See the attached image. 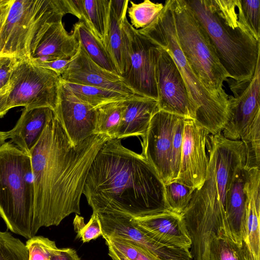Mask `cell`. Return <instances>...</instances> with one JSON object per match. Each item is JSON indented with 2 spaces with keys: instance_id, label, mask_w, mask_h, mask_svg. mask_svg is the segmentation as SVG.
Returning <instances> with one entry per match:
<instances>
[{
  "instance_id": "obj_30",
  "label": "cell",
  "mask_w": 260,
  "mask_h": 260,
  "mask_svg": "<svg viewBox=\"0 0 260 260\" xmlns=\"http://www.w3.org/2000/svg\"><path fill=\"white\" fill-rule=\"evenodd\" d=\"M196 188L175 179L165 184L167 204L169 210L183 214Z\"/></svg>"
},
{
  "instance_id": "obj_28",
  "label": "cell",
  "mask_w": 260,
  "mask_h": 260,
  "mask_svg": "<svg viewBox=\"0 0 260 260\" xmlns=\"http://www.w3.org/2000/svg\"><path fill=\"white\" fill-rule=\"evenodd\" d=\"M124 108V101L107 103L95 108L94 134L106 136L109 139H117Z\"/></svg>"
},
{
  "instance_id": "obj_25",
  "label": "cell",
  "mask_w": 260,
  "mask_h": 260,
  "mask_svg": "<svg viewBox=\"0 0 260 260\" xmlns=\"http://www.w3.org/2000/svg\"><path fill=\"white\" fill-rule=\"evenodd\" d=\"M124 19H118L110 7L109 28L105 44L116 73L122 77L127 73L131 65L128 42L122 28Z\"/></svg>"
},
{
  "instance_id": "obj_36",
  "label": "cell",
  "mask_w": 260,
  "mask_h": 260,
  "mask_svg": "<svg viewBox=\"0 0 260 260\" xmlns=\"http://www.w3.org/2000/svg\"><path fill=\"white\" fill-rule=\"evenodd\" d=\"M75 231L77 237L83 243L88 242L102 236V229L99 215L92 213L87 223H85L84 218L76 214L73 220Z\"/></svg>"
},
{
  "instance_id": "obj_1",
  "label": "cell",
  "mask_w": 260,
  "mask_h": 260,
  "mask_svg": "<svg viewBox=\"0 0 260 260\" xmlns=\"http://www.w3.org/2000/svg\"><path fill=\"white\" fill-rule=\"evenodd\" d=\"M109 138L93 134L74 145L54 113L30 152L37 231L57 226L72 213L80 215V200L88 171Z\"/></svg>"
},
{
  "instance_id": "obj_26",
  "label": "cell",
  "mask_w": 260,
  "mask_h": 260,
  "mask_svg": "<svg viewBox=\"0 0 260 260\" xmlns=\"http://www.w3.org/2000/svg\"><path fill=\"white\" fill-rule=\"evenodd\" d=\"M210 260H257L243 240L241 244L223 233L214 238L209 249Z\"/></svg>"
},
{
  "instance_id": "obj_22",
  "label": "cell",
  "mask_w": 260,
  "mask_h": 260,
  "mask_svg": "<svg viewBox=\"0 0 260 260\" xmlns=\"http://www.w3.org/2000/svg\"><path fill=\"white\" fill-rule=\"evenodd\" d=\"M246 218L244 241L255 257L260 256V170L245 169Z\"/></svg>"
},
{
  "instance_id": "obj_29",
  "label": "cell",
  "mask_w": 260,
  "mask_h": 260,
  "mask_svg": "<svg viewBox=\"0 0 260 260\" xmlns=\"http://www.w3.org/2000/svg\"><path fill=\"white\" fill-rule=\"evenodd\" d=\"M61 81L77 99L94 109L107 103L124 101L130 98L108 89L70 83L62 79Z\"/></svg>"
},
{
  "instance_id": "obj_44",
  "label": "cell",
  "mask_w": 260,
  "mask_h": 260,
  "mask_svg": "<svg viewBox=\"0 0 260 260\" xmlns=\"http://www.w3.org/2000/svg\"><path fill=\"white\" fill-rule=\"evenodd\" d=\"M9 0H0V28L5 18Z\"/></svg>"
},
{
  "instance_id": "obj_40",
  "label": "cell",
  "mask_w": 260,
  "mask_h": 260,
  "mask_svg": "<svg viewBox=\"0 0 260 260\" xmlns=\"http://www.w3.org/2000/svg\"><path fill=\"white\" fill-rule=\"evenodd\" d=\"M49 260H81L76 251L70 248H58L50 256Z\"/></svg>"
},
{
  "instance_id": "obj_9",
  "label": "cell",
  "mask_w": 260,
  "mask_h": 260,
  "mask_svg": "<svg viewBox=\"0 0 260 260\" xmlns=\"http://www.w3.org/2000/svg\"><path fill=\"white\" fill-rule=\"evenodd\" d=\"M185 117L158 110L141 142L142 153L164 184L177 178Z\"/></svg>"
},
{
  "instance_id": "obj_34",
  "label": "cell",
  "mask_w": 260,
  "mask_h": 260,
  "mask_svg": "<svg viewBox=\"0 0 260 260\" xmlns=\"http://www.w3.org/2000/svg\"><path fill=\"white\" fill-rule=\"evenodd\" d=\"M240 19L252 36L260 41V1L237 0Z\"/></svg>"
},
{
  "instance_id": "obj_33",
  "label": "cell",
  "mask_w": 260,
  "mask_h": 260,
  "mask_svg": "<svg viewBox=\"0 0 260 260\" xmlns=\"http://www.w3.org/2000/svg\"><path fill=\"white\" fill-rule=\"evenodd\" d=\"M103 238L106 244L111 245L129 260H160L146 248L131 240L115 236Z\"/></svg>"
},
{
  "instance_id": "obj_5",
  "label": "cell",
  "mask_w": 260,
  "mask_h": 260,
  "mask_svg": "<svg viewBox=\"0 0 260 260\" xmlns=\"http://www.w3.org/2000/svg\"><path fill=\"white\" fill-rule=\"evenodd\" d=\"M138 31L154 45L166 50L176 63L185 82L194 112L196 122L210 134L221 133L229 116V101L211 93L193 71L178 43L170 1L165 2L154 20Z\"/></svg>"
},
{
  "instance_id": "obj_31",
  "label": "cell",
  "mask_w": 260,
  "mask_h": 260,
  "mask_svg": "<svg viewBox=\"0 0 260 260\" xmlns=\"http://www.w3.org/2000/svg\"><path fill=\"white\" fill-rule=\"evenodd\" d=\"M245 152V169L259 168L260 114H258L241 137Z\"/></svg>"
},
{
  "instance_id": "obj_21",
  "label": "cell",
  "mask_w": 260,
  "mask_h": 260,
  "mask_svg": "<svg viewBox=\"0 0 260 260\" xmlns=\"http://www.w3.org/2000/svg\"><path fill=\"white\" fill-rule=\"evenodd\" d=\"M54 114L48 107L24 108L15 126L8 131L9 138L18 148L30 156L49 120Z\"/></svg>"
},
{
  "instance_id": "obj_3",
  "label": "cell",
  "mask_w": 260,
  "mask_h": 260,
  "mask_svg": "<svg viewBox=\"0 0 260 260\" xmlns=\"http://www.w3.org/2000/svg\"><path fill=\"white\" fill-rule=\"evenodd\" d=\"M185 1L206 31L230 78L250 79L260 58V41L240 19L237 0Z\"/></svg>"
},
{
  "instance_id": "obj_18",
  "label": "cell",
  "mask_w": 260,
  "mask_h": 260,
  "mask_svg": "<svg viewBox=\"0 0 260 260\" xmlns=\"http://www.w3.org/2000/svg\"><path fill=\"white\" fill-rule=\"evenodd\" d=\"M76 35L69 34L62 20L45 24L33 39L29 59L34 63L56 59H71L78 51Z\"/></svg>"
},
{
  "instance_id": "obj_17",
  "label": "cell",
  "mask_w": 260,
  "mask_h": 260,
  "mask_svg": "<svg viewBox=\"0 0 260 260\" xmlns=\"http://www.w3.org/2000/svg\"><path fill=\"white\" fill-rule=\"evenodd\" d=\"M53 112L74 145L95 134V109L77 99L62 81Z\"/></svg>"
},
{
  "instance_id": "obj_43",
  "label": "cell",
  "mask_w": 260,
  "mask_h": 260,
  "mask_svg": "<svg viewBox=\"0 0 260 260\" xmlns=\"http://www.w3.org/2000/svg\"><path fill=\"white\" fill-rule=\"evenodd\" d=\"M106 244L108 248V255L112 260H129L111 245L109 244Z\"/></svg>"
},
{
  "instance_id": "obj_7",
  "label": "cell",
  "mask_w": 260,
  "mask_h": 260,
  "mask_svg": "<svg viewBox=\"0 0 260 260\" xmlns=\"http://www.w3.org/2000/svg\"><path fill=\"white\" fill-rule=\"evenodd\" d=\"M177 40L190 66L213 94L228 102L223 88L230 78L220 63L206 31L185 0H170Z\"/></svg>"
},
{
  "instance_id": "obj_27",
  "label": "cell",
  "mask_w": 260,
  "mask_h": 260,
  "mask_svg": "<svg viewBox=\"0 0 260 260\" xmlns=\"http://www.w3.org/2000/svg\"><path fill=\"white\" fill-rule=\"evenodd\" d=\"M72 32L76 35L86 53L95 63L107 70L116 73L105 47L83 21H79L74 24Z\"/></svg>"
},
{
  "instance_id": "obj_10",
  "label": "cell",
  "mask_w": 260,
  "mask_h": 260,
  "mask_svg": "<svg viewBox=\"0 0 260 260\" xmlns=\"http://www.w3.org/2000/svg\"><path fill=\"white\" fill-rule=\"evenodd\" d=\"M61 78L51 70L28 59L18 60L10 78L7 96L9 109L48 107L55 110Z\"/></svg>"
},
{
  "instance_id": "obj_24",
  "label": "cell",
  "mask_w": 260,
  "mask_h": 260,
  "mask_svg": "<svg viewBox=\"0 0 260 260\" xmlns=\"http://www.w3.org/2000/svg\"><path fill=\"white\" fill-rule=\"evenodd\" d=\"M244 167L239 169L234 177L226 208V218L231 237L239 244L244 240L246 218Z\"/></svg>"
},
{
  "instance_id": "obj_41",
  "label": "cell",
  "mask_w": 260,
  "mask_h": 260,
  "mask_svg": "<svg viewBox=\"0 0 260 260\" xmlns=\"http://www.w3.org/2000/svg\"><path fill=\"white\" fill-rule=\"evenodd\" d=\"M128 0H110V7L117 18L123 20L126 17Z\"/></svg>"
},
{
  "instance_id": "obj_37",
  "label": "cell",
  "mask_w": 260,
  "mask_h": 260,
  "mask_svg": "<svg viewBox=\"0 0 260 260\" xmlns=\"http://www.w3.org/2000/svg\"><path fill=\"white\" fill-rule=\"evenodd\" d=\"M25 245L28 260H49L51 255L58 248L55 241L42 236L27 239Z\"/></svg>"
},
{
  "instance_id": "obj_4",
  "label": "cell",
  "mask_w": 260,
  "mask_h": 260,
  "mask_svg": "<svg viewBox=\"0 0 260 260\" xmlns=\"http://www.w3.org/2000/svg\"><path fill=\"white\" fill-rule=\"evenodd\" d=\"M206 147L209 155L205 179L195 189L183 215L186 220L229 230L226 205L234 177L245 167L244 146L241 140L228 139L220 133L209 134Z\"/></svg>"
},
{
  "instance_id": "obj_2",
  "label": "cell",
  "mask_w": 260,
  "mask_h": 260,
  "mask_svg": "<svg viewBox=\"0 0 260 260\" xmlns=\"http://www.w3.org/2000/svg\"><path fill=\"white\" fill-rule=\"evenodd\" d=\"M93 212L145 217L169 210L165 184L141 154L108 139L90 166L83 190Z\"/></svg>"
},
{
  "instance_id": "obj_16",
  "label": "cell",
  "mask_w": 260,
  "mask_h": 260,
  "mask_svg": "<svg viewBox=\"0 0 260 260\" xmlns=\"http://www.w3.org/2000/svg\"><path fill=\"white\" fill-rule=\"evenodd\" d=\"M61 78L66 82L108 89L127 97L138 95L126 84L122 76L95 63L80 43L78 52Z\"/></svg>"
},
{
  "instance_id": "obj_6",
  "label": "cell",
  "mask_w": 260,
  "mask_h": 260,
  "mask_svg": "<svg viewBox=\"0 0 260 260\" xmlns=\"http://www.w3.org/2000/svg\"><path fill=\"white\" fill-rule=\"evenodd\" d=\"M30 157L11 141L0 146V216L7 229L27 239L37 233Z\"/></svg>"
},
{
  "instance_id": "obj_12",
  "label": "cell",
  "mask_w": 260,
  "mask_h": 260,
  "mask_svg": "<svg viewBox=\"0 0 260 260\" xmlns=\"http://www.w3.org/2000/svg\"><path fill=\"white\" fill-rule=\"evenodd\" d=\"M226 81L234 95L229 96V117L222 135L231 140H240L260 114V58L250 79L237 81L229 78Z\"/></svg>"
},
{
  "instance_id": "obj_11",
  "label": "cell",
  "mask_w": 260,
  "mask_h": 260,
  "mask_svg": "<svg viewBox=\"0 0 260 260\" xmlns=\"http://www.w3.org/2000/svg\"><path fill=\"white\" fill-rule=\"evenodd\" d=\"M153 54L159 110L194 120L187 88L173 59L166 50L156 45Z\"/></svg>"
},
{
  "instance_id": "obj_42",
  "label": "cell",
  "mask_w": 260,
  "mask_h": 260,
  "mask_svg": "<svg viewBox=\"0 0 260 260\" xmlns=\"http://www.w3.org/2000/svg\"><path fill=\"white\" fill-rule=\"evenodd\" d=\"M9 89L0 92V118L3 117L10 110L7 106Z\"/></svg>"
},
{
  "instance_id": "obj_14",
  "label": "cell",
  "mask_w": 260,
  "mask_h": 260,
  "mask_svg": "<svg viewBox=\"0 0 260 260\" xmlns=\"http://www.w3.org/2000/svg\"><path fill=\"white\" fill-rule=\"evenodd\" d=\"M179 181L196 189L205 179L209 162L206 148L209 132L191 118H185Z\"/></svg>"
},
{
  "instance_id": "obj_23",
  "label": "cell",
  "mask_w": 260,
  "mask_h": 260,
  "mask_svg": "<svg viewBox=\"0 0 260 260\" xmlns=\"http://www.w3.org/2000/svg\"><path fill=\"white\" fill-rule=\"evenodd\" d=\"M70 14L83 21L95 37L105 44L110 17V0H69Z\"/></svg>"
},
{
  "instance_id": "obj_45",
  "label": "cell",
  "mask_w": 260,
  "mask_h": 260,
  "mask_svg": "<svg viewBox=\"0 0 260 260\" xmlns=\"http://www.w3.org/2000/svg\"><path fill=\"white\" fill-rule=\"evenodd\" d=\"M9 138V134L8 132H4L0 131V146L3 145L6 140Z\"/></svg>"
},
{
  "instance_id": "obj_8",
  "label": "cell",
  "mask_w": 260,
  "mask_h": 260,
  "mask_svg": "<svg viewBox=\"0 0 260 260\" xmlns=\"http://www.w3.org/2000/svg\"><path fill=\"white\" fill-rule=\"evenodd\" d=\"M67 14L68 0H9L0 28V55L29 59L31 43L43 26Z\"/></svg>"
},
{
  "instance_id": "obj_20",
  "label": "cell",
  "mask_w": 260,
  "mask_h": 260,
  "mask_svg": "<svg viewBox=\"0 0 260 260\" xmlns=\"http://www.w3.org/2000/svg\"><path fill=\"white\" fill-rule=\"evenodd\" d=\"M125 108L120 122L117 139L133 136L143 138L151 119L159 110L157 101L140 95L124 101Z\"/></svg>"
},
{
  "instance_id": "obj_13",
  "label": "cell",
  "mask_w": 260,
  "mask_h": 260,
  "mask_svg": "<svg viewBox=\"0 0 260 260\" xmlns=\"http://www.w3.org/2000/svg\"><path fill=\"white\" fill-rule=\"evenodd\" d=\"M129 47L131 65L123 76L126 84L138 95L157 101L153 49L155 45L134 28L127 17L122 22Z\"/></svg>"
},
{
  "instance_id": "obj_35",
  "label": "cell",
  "mask_w": 260,
  "mask_h": 260,
  "mask_svg": "<svg viewBox=\"0 0 260 260\" xmlns=\"http://www.w3.org/2000/svg\"><path fill=\"white\" fill-rule=\"evenodd\" d=\"M0 260H28L25 244L11 233L0 231Z\"/></svg>"
},
{
  "instance_id": "obj_39",
  "label": "cell",
  "mask_w": 260,
  "mask_h": 260,
  "mask_svg": "<svg viewBox=\"0 0 260 260\" xmlns=\"http://www.w3.org/2000/svg\"><path fill=\"white\" fill-rule=\"evenodd\" d=\"M72 58L69 59H56L50 61L40 62L35 64L39 66L51 70L56 73L59 76H61L62 74L66 71L69 66Z\"/></svg>"
},
{
  "instance_id": "obj_19",
  "label": "cell",
  "mask_w": 260,
  "mask_h": 260,
  "mask_svg": "<svg viewBox=\"0 0 260 260\" xmlns=\"http://www.w3.org/2000/svg\"><path fill=\"white\" fill-rule=\"evenodd\" d=\"M148 236L168 246L189 250L192 241L183 214L165 209L151 215L133 218Z\"/></svg>"
},
{
  "instance_id": "obj_15",
  "label": "cell",
  "mask_w": 260,
  "mask_h": 260,
  "mask_svg": "<svg viewBox=\"0 0 260 260\" xmlns=\"http://www.w3.org/2000/svg\"><path fill=\"white\" fill-rule=\"evenodd\" d=\"M98 214L103 237L115 236L131 240L146 248L160 260H193L189 250L158 242L137 226L130 217L112 214Z\"/></svg>"
},
{
  "instance_id": "obj_38",
  "label": "cell",
  "mask_w": 260,
  "mask_h": 260,
  "mask_svg": "<svg viewBox=\"0 0 260 260\" xmlns=\"http://www.w3.org/2000/svg\"><path fill=\"white\" fill-rule=\"evenodd\" d=\"M17 61L14 56L0 55V92L9 88L11 74Z\"/></svg>"
},
{
  "instance_id": "obj_32",
  "label": "cell",
  "mask_w": 260,
  "mask_h": 260,
  "mask_svg": "<svg viewBox=\"0 0 260 260\" xmlns=\"http://www.w3.org/2000/svg\"><path fill=\"white\" fill-rule=\"evenodd\" d=\"M131 6L127 13L131 25L136 29H140L149 25L164 8L161 3H155L149 0H145L139 4L129 1Z\"/></svg>"
}]
</instances>
